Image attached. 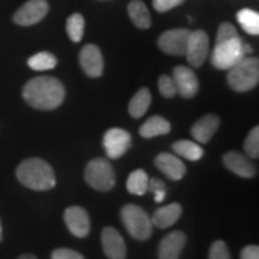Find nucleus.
Returning a JSON list of instances; mask_svg holds the SVG:
<instances>
[{
	"label": "nucleus",
	"instance_id": "obj_1",
	"mask_svg": "<svg viewBox=\"0 0 259 259\" xmlns=\"http://www.w3.org/2000/svg\"><path fill=\"white\" fill-rule=\"evenodd\" d=\"M22 95L30 107L51 111L64 102L65 87L54 76H36L26 82Z\"/></svg>",
	"mask_w": 259,
	"mask_h": 259
},
{
	"label": "nucleus",
	"instance_id": "obj_2",
	"mask_svg": "<svg viewBox=\"0 0 259 259\" xmlns=\"http://www.w3.org/2000/svg\"><path fill=\"white\" fill-rule=\"evenodd\" d=\"M18 180L28 189L45 192L54 189L56 185V177L54 168L42 158H26L16 168Z\"/></svg>",
	"mask_w": 259,
	"mask_h": 259
},
{
	"label": "nucleus",
	"instance_id": "obj_3",
	"mask_svg": "<svg viewBox=\"0 0 259 259\" xmlns=\"http://www.w3.org/2000/svg\"><path fill=\"white\" fill-rule=\"evenodd\" d=\"M259 81L258 58H243L231 69H228V83L236 93H246L253 90Z\"/></svg>",
	"mask_w": 259,
	"mask_h": 259
},
{
	"label": "nucleus",
	"instance_id": "obj_4",
	"mask_svg": "<svg viewBox=\"0 0 259 259\" xmlns=\"http://www.w3.org/2000/svg\"><path fill=\"white\" fill-rule=\"evenodd\" d=\"M121 221L130 235L137 241H147L153 233L148 213L137 204H125L121 209Z\"/></svg>",
	"mask_w": 259,
	"mask_h": 259
},
{
	"label": "nucleus",
	"instance_id": "obj_5",
	"mask_svg": "<svg viewBox=\"0 0 259 259\" xmlns=\"http://www.w3.org/2000/svg\"><path fill=\"white\" fill-rule=\"evenodd\" d=\"M243 58V42L239 36L216 42L210 56L213 66L222 71L231 69L233 65L238 64Z\"/></svg>",
	"mask_w": 259,
	"mask_h": 259
},
{
	"label": "nucleus",
	"instance_id": "obj_6",
	"mask_svg": "<svg viewBox=\"0 0 259 259\" xmlns=\"http://www.w3.org/2000/svg\"><path fill=\"white\" fill-rule=\"evenodd\" d=\"M85 182L98 192H110L115 186V173L108 160L97 157L85 168Z\"/></svg>",
	"mask_w": 259,
	"mask_h": 259
},
{
	"label": "nucleus",
	"instance_id": "obj_7",
	"mask_svg": "<svg viewBox=\"0 0 259 259\" xmlns=\"http://www.w3.org/2000/svg\"><path fill=\"white\" fill-rule=\"evenodd\" d=\"M209 54V36L204 30L190 32L186 47V58L193 68L202 66Z\"/></svg>",
	"mask_w": 259,
	"mask_h": 259
},
{
	"label": "nucleus",
	"instance_id": "obj_8",
	"mask_svg": "<svg viewBox=\"0 0 259 259\" xmlns=\"http://www.w3.org/2000/svg\"><path fill=\"white\" fill-rule=\"evenodd\" d=\"M49 12L47 0H28L23 6H20L13 15V22L19 26H32L39 23Z\"/></svg>",
	"mask_w": 259,
	"mask_h": 259
},
{
	"label": "nucleus",
	"instance_id": "obj_9",
	"mask_svg": "<svg viewBox=\"0 0 259 259\" xmlns=\"http://www.w3.org/2000/svg\"><path fill=\"white\" fill-rule=\"evenodd\" d=\"M190 35L189 29H170L158 36V48L168 55L185 56L187 39Z\"/></svg>",
	"mask_w": 259,
	"mask_h": 259
},
{
	"label": "nucleus",
	"instance_id": "obj_10",
	"mask_svg": "<svg viewBox=\"0 0 259 259\" xmlns=\"http://www.w3.org/2000/svg\"><path fill=\"white\" fill-rule=\"evenodd\" d=\"M102 146L105 148L107 157L120 158L127 153V150L131 146V136L128 131L122 128H110L102 139Z\"/></svg>",
	"mask_w": 259,
	"mask_h": 259
},
{
	"label": "nucleus",
	"instance_id": "obj_11",
	"mask_svg": "<svg viewBox=\"0 0 259 259\" xmlns=\"http://www.w3.org/2000/svg\"><path fill=\"white\" fill-rule=\"evenodd\" d=\"M64 221L68 231L71 232L76 238H85L88 236L91 229V221L88 212L81 206H71L65 209Z\"/></svg>",
	"mask_w": 259,
	"mask_h": 259
},
{
	"label": "nucleus",
	"instance_id": "obj_12",
	"mask_svg": "<svg viewBox=\"0 0 259 259\" xmlns=\"http://www.w3.org/2000/svg\"><path fill=\"white\" fill-rule=\"evenodd\" d=\"M102 250L108 259H125L127 258V246L121 233L112 226H107L101 233Z\"/></svg>",
	"mask_w": 259,
	"mask_h": 259
},
{
	"label": "nucleus",
	"instance_id": "obj_13",
	"mask_svg": "<svg viewBox=\"0 0 259 259\" xmlns=\"http://www.w3.org/2000/svg\"><path fill=\"white\" fill-rule=\"evenodd\" d=\"M173 81L176 83L177 94L183 98H193L199 91V79L190 68L179 65L173 69Z\"/></svg>",
	"mask_w": 259,
	"mask_h": 259
},
{
	"label": "nucleus",
	"instance_id": "obj_14",
	"mask_svg": "<svg viewBox=\"0 0 259 259\" xmlns=\"http://www.w3.org/2000/svg\"><path fill=\"white\" fill-rule=\"evenodd\" d=\"M79 64L83 72L91 76V78H98L104 72V58H102L101 51L97 45L88 44L82 48L79 54Z\"/></svg>",
	"mask_w": 259,
	"mask_h": 259
},
{
	"label": "nucleus",
	"instance_id": "obj_15",
	"mask_svg": "<svg viewBox=\"0 0 259 259\" xmlns=\"http://www.w3.org/2000/svg\"><path fill=\"white\" fill-rule=\"evenodd\" d=\"M223 164L232 173L238 175L243 179H252L256 176V166L250 161V158L238 151H228L223 156Z\"/></svg>",
	"mask_w": 259,
	"mask_h": 259
},
{
	"label": "nucleus",
	"instance_id": "obj_16",
	"mask_svg": "<svg viewBox=\"0 0 259 259\" xmlns=\"http://www.w3.org/2000/svg\"><path fill=\"white\" fill-rule=\"evenodd\" d=\"M187 242L182 231H175L166 235L158 243V259H179Z\"/></svg>",
	"mask_w": 259,
	"mask_h": 259
},
{
	"label": "nucleus",
	"instance_id": "obj_17",
	"mask_svg": "<svg viewBox=\"0 0 259 259\" xmlns=\"http://www.w3.org/2000/svg\"><path fill=\"white\" fill-rule=\"evenodd\" d=\"M154 164L163 175H166L171 180H180L186 175L185 163L177 157L176 154H171V153L158 154L154 160Z\"/></svg>",
	"mask_w": 259,
	"mask_h": 259
},
{
	"label": "nucleus",
	"instance_id": "obj_18",
	"mask_svg": "<svg viewBox=\"0 0 259 259\" xmlns=\"http://www.w3.org/2000/svg\"><path fill=\"white\" fill-rule=\"evenodd\" d=\"M219 125H221L219 117L214 114H207V115H203L200 120L194 122L193 127H192V136L196 140V143L206 144L214 136Z\"/></svg>",
	"mask_w": 259,
	"mask_h": 259
},
{
	"label": "nucleus",
	"instance_id": "obj_19",
	"mask_svg": "<svg viewBox=\"0 0 259 259\" xmlns=\"http://www.w3.org/2000/svg\"><path fill=\"white\" fill-rule=\"evenodd\" d=\"M182 213H183V207L180 203H170L167 206H161L160 209L153 213L151 223L154 226H157L158 229H167L180 219Z\"/></svg>",
	"mask_w": 259,
	"mask_h": 259
},
{
	"label": "nucleus",
	"instance_id": "obj_20",
	"mask_svg": "<svg viewBox=\"0 0 259 259\" xmlns=\"http://www.w3.org/2000/svg\"><path fill=\"white\" fill-rule=\"evenodd\" d=\"M170 130H171V124L166 118L160 115H153L140 127V136L144 139H153L157 136L168 134Z\"/></svg>",
	"mask_w": 259,
	"mask_h": 259
},
{
	"label": "nucleus",
	"instance_id": "obj_21",
	"mask_svg": "<svg viewBox=\"0 0 259 259\" xmlns=\"http://www.w3.org/2000/svg\"><path fill=\"white\" fill-rule=\"evenodd\" d=\"M128 15L133 23L139 29H148L151 26V16L144 2L131 0L128 5Z\"/></svg>",
	"mask_w": 259,
	"mask_h": 259
},
{
	"label": "nucleus",
	"instance_id": "obj_22",
	"mask_svg": "<svg viewBox=\"0 0 259 259\" xmlns=\"http://www.w3.org/2000/svg\"><path fill=\"white\" fill-rule=\"evenodd\" d=\"M151 104V93L148 88H141L136 95L131 98L128 104V112L133 118H140L147 112L148 107Z\"/></svg>",
	"mask_w": 259,
	"mask_h": 259
},
{
	"label": "nucleus",
	"instance_id": "obj_23",
	"mask_svg": "<svg viewBox=\"0 0 259 259\" xmlns=\"http://www.w3.org/2000/svg\"><path fill=\"white\" fill-rule=\"evenodd\" d=\"M173 151L177 156L185 157L186 160L190 161H197L203 157V148L199 143L196 141H190V140H179L173 144Z\"/></svg>",
	"mask_w": 259,
	"mask_h": 259
},
{
	"label": "nucleus",
	"instance_id": "obj_24",
	"mask_svg": "<svg viewBox=\"0 0 259 259\" xmlns=\"http://www.w3.org/2000/svg\"><path fill=\"white\" fill-rule=\"evenodd\" d=\"M148 176L147 173L144 171V170H134L131 175L127 179V190H128L131 194H136V196H143V194H146L148 192L147 187H148Z\"/></svg>",
	"mask_w": 259,
	"mask_h": 259
},
{
	"label": "nucleus",
	"instance_id": "obj_25",
	"mask_svg": "<svg viewBox=\"0 0 259 259\" xmlns=\"http://www.w3.org/2000/svg\"><path fill=\"white\" fill-rule=\"evenodd\" d=\"M242 29L249 35H259V13L252 9H242L236 15Z\"/></svg>",
	"mask_w": 259,
	"mask_h": 259
},
{
	"label": "nucleus",
	"instance_id": "obj_26",
	"mask_svg": "<svg viewBox=\"0 0 259 259\" xmlns=\"http://www.w3.org/2000/svg\"><path fill=\"white\" fill-rule=\"evenodd\" d=\"M56 64H58V59L51 52H39L28 59L29 68H32L33 71H49V69H54Z\"/></svg>",
	"mask_w": 259,
	"mask_h": 259
},
{
	"label": "nucleus",
	"instance_id": "obj_27",
	"mask_svg": "<svg viewBox=\"0 0 259 259\" xmlns=\"http://www.w3.org/2000/svg\"><path fill=\"white\" fill-rule=\"evenodd\" d=\"M85 29V20L81 13H74L66 20V33L72 42H81Z\"/></svg>",
	"mask_w": 259,
	"mask_h": 259
},
{
	"label": "nucleus",
	"instance_id": "obj_28",
	"mask_svg": "<svg viewBox=\"0 0 259 259\" xmlns=\"http://www.w3.org/2000/svg\"><path fill=\"white\" fill-rule=\"evenodd\" d=\"M243 148L249 158L259 157V127H253L250 130L248 137L245 140Z\"/></svg>",
	"mask_w": 259,
	"mask_h": 259
},
{
	"label": "nucleus",
	"instance_id": "obj_29",
	"mask_svg": "<svg viewBox=\"0 0 259 259\" xmlns=\"http://www.w3.org/2000/svg\"><path fill=\"white\" fill-rule=\"evenodd\" d=\"M158 91L166 98H173L175 95H177L176 83L173 81V78L168 75H161L158 78Z\"/></svg>",
	"mask_w": 259,
	"mask_h": 259
},
{
	"label": "nucleus",
	"instance_id": "obj_30",
	"mask_svg": "<svg viewBox=\"0 0 259 259\" xmlns=\"http://www.w3.org/2000/svg\"><path fill=\"white\" fill-rule=\"evenodd\" d=\"M209 259H232L228 245L223 241H214L209 250Z\"/></svg>",
	"mask_w": 259,
	"mask_h": 259
},
{
	"label": "nucleus",
	"instance_id": "obj_31",
	"mask_svg": "<svg viewBox=\"0 0 259 259\" xmlns=\"http://www.w3.org/2000/svg\"><path fill=\"white\" fill-rule=\"evenodd\" d=\"M147 190H150L151 193L154 194V200L157 203H161L164 200V197H166V185L160 179H150Z\"/></svg>",
	"mask_w": 259,
	"mask_h": 259
},
{
	"label": "nucleus",
	"instance_id": "obj_32",
	"mask_svg": "<svg viewBox=\"0 0 259 259\" xmlns=\"http://www.w3.org/2000/svg\"><path fill=\"white\" fill-rule=\"evenodd\" d=\"M239 36L236 28L229 23V22H223L222 25L219 26L218 30V35H216V42H221V40H226V39H232V37Z\"/></svg>",
	"mask_w": 259,
	"mask_h": 259
},
{
	"label": "nucleus",
	"instance_id": "obj_33",
	"mask_svg": "<svg viewBox=\"0 0 259 259\" xmlns=\"http://www.w3.org/2000/svg\"><path fill=\"white\" fill-rule=\"evenodd\" d=\"M51 259H85L79 253L74 249H69V248H58L52 252Z\"/></svg>",
	"mask_w": 259,
	"mask_h": 259
},
{
	"label": "nucleus",
	"instance_id": "obj_34",
	"mask_svg": "<svg viewBox=\"0 0 259 259\" xmlns=\"http://www.w3.org/2000/svg\"><path fill=\"white\" fill-rule=\"evenodd\" d=\"M183 2L185 0H153V8L157 12H160V13H166L168 10L180 6Z\"/></svg>",
	"mask_w": 259,
	"mask_h": 259
},
{
	"label": "nucleus",
	"instance_id": "obj_35",
	"mask_svg": "<svg viewBox=\"0 0 259 259\" xmlns=\"http://www.w3.org/2000/svg\"><path fill=\"white\" fill-rule=\"evenodd\" d=\"M241 259H259L258 245H248L241 250Z\"/></svg>",
	"mask_w": 259,
	"mask_h": 259
},
{
	"label": "nucleus",
	"instance_id": "obj_36",
	"mask_svg": "<svg viewBox=\"0 0 259 259\" xmlns=\"http://www.w3.org/2000/svg\"><path fill=\"white\" fill-rule=\"evenodd\" d=\"M18 259H37L35 255H32V253H22V255H19Z\"/></svg>",
	"mask_w": 259,
	"mask_h": 259
},
{
	"label": "nucleus",
	"instance_id": "obj_37",
	"mask_svg": "<svg viewBox=\"0 0 259 259\" xmlns=\"http://www.w3.org/2000/svg\"><path fill=\"white\" fill-rule=\"evenodd\" d=\"M243 52H245V55H246V54H250V52H252V48H250L248 44H243Z\"/></svg>",
	"mask_w": 259,
	"mask_h": 259
},
{
	"label": "nucleus",
	"instance_id": "obj_38",
	"mask_svg": "<svg viewBox=\"0 0 259 259\" xmlns=\"http://www.w3.org/2000/svg\"><path fill=\"white\" fill-rule=\"evenodd\" d=\"M2 238H3V229H2V221H0V242H2Z\"/></svg>",
	"mask_w": 259,
	"mask_h": 259
}]
</instances>
